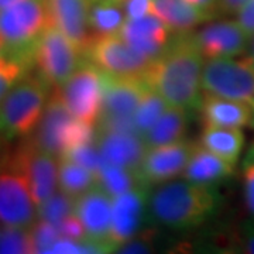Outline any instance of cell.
Returning a JSON list of instances; mask_svg holds the SVG:
<instances>
[{"mask_svg":"<svg viewBox=\"0 0 254 254\" xmlns=\"http://www.w3.org/2000/svg\"><path fill=\"white\" fill-rule=\"evenodd\" d=\"M95 143L103 163L138 171L143 163L147 145L143 137L133 133L96 130Z\"/></svg>","mask_w":254,"mask_h":254,"instance_id":"cell-19","label":"cell"},{"mask_svg":"<svg viewBox=\"0 0 254 254\" xmlns=\"http://www.w3.org/2000/svg\"><path fill=\"white\" fill-rule=\"evenodd\" d=\"M57 226L60 229L61 237H64V239H69L73 242H82L86 239V233H85L81 219L78 218L75 213L64 219L63 222L58 223Z\"/></svg>","mask_w":254,"mask_h":254,"instance_id":"cell-35","label":"cell"},{"mask_svg":"<svg viewBox=\"0 0 254 254\" xmlns=\"http://www.w3.org/2000/svg\"><path fill=\"white\" fill-rule=\"evenodd\" d=\"M145 88L147 85L141 78L105 75L103 106L96 123L98 130L138 134L134 125V113Z\"/></svg>","mask_w":254,"mask_h":254,"instance_id":"cell-7","label":"cell"},{"mask_svg":"<svg viewBox=\"0 0 254 254\" xmlns=\"http://www.w3.org/2000/svg\"><path fill=\"white\" fill-rule=\"evenodd\" d=\"M187 1L193 4V6H196V7H199V9L208 10L213 16H216L215 14V7H216L218 0H187Z\"/></svg>","mask_w":254,"mask_h":254,"instance_id":"cell-40","label":"cell"},{"mask_svg":"<svg viewBox=\"0 0 254 254\" xmlns=\"http://www.w3.org/2000/svg\"><path fill=\"white\" fill-rule=\"evenodd\" d=\"M119 3H122V4H123V1H125V0H118Z\"/></svg>","mask_w":254,"mask_h":254,"instance_id":"cell-45","label":"cell"},{"mask_svg":"<svg viewBox=\"0 0 254 254\" xmlns=\"http://www.w3.org/2000/svg\"><path fill=\"white\" fill-rule=\"evenodd\" d=\"M218 198L212 187L190 181H168L150 198L153 218L171 229H190L202 225L213 215Z\"/></svg>","mask_w":254,"mask_h":254,"instance_id":"cell-2","label":"cell"},{"mask_svg":"<svg viewBox=\"0 0 254 254\" xmlns=\"http://www.w3.org/2000/svg\"><path fill=\"white\" fill-rule=\"evenodd\" d=\"M173 33V30L161 18L150 13L143 17L126 18L118 36L122 37L140 54L153 61L170 46L174 37Z\"/></svg>","mask_w":254,"mask_h":254,"instance_id":"cell-15","label":"cell"},{"mask_svg":"<svg viewBox=\"0 0 254 254\" xmlns=\"http://www.w3.org/2000/svg\"><path fill=\"white\" fill-rule=\"evenodd\" d=\"M196 144L177 141L173 144L147 148L138 173L145 184H164L181 175Z\"/></svg>","mask_w":254,"mask_h":254,"instance_id":"cell-14","label":"cell"},{"mask_svg":"<svg viewBox=\"0 0 254 254\" xmlns=\"http://www.w3.org/2000/svg\"><path fill=\"white\" fill-rule=\"evenodd\" d=\"M242 181L246 209L250 218L254 219V141L242 161Z\"/></svg>","mask_w":254,"mask_h":254,"instance_id":"cell-34","label":"cell"},{"mask_svg":"<svg viewBox=\"0 0 254 254\" xmlns=\"http://www.w3.org/2000/svg\"><path fill=\"white\" fill-rule=\"evenodd\" d=\"M66 109L83 123L96 126L103 106L105 73L85 61L61 86L55 88Z\"/></svg>","mask_w":254,"mask_h":254,"instance_id":"cell-9","label":"cell"},{"mask_svg":"<svg viewBox=\"0 0 254 254\" xmlns=\"http://www.w3.org/2000/svg\"><path fill=\"white\" fill-rule=\"evenodd\" d=\"M190 125V110L168 106L163 116L157 120L143 137L147 148L173 144L181 141Z\"/></svg>","mask_w":254,"mask_h":254,"instance_id":"cell-23","label":"cell"},{"mask_svg":"<svg viewBox=\"0 0 254 254\" xmlns=\"http://www.w3.org/2000/svg\"><path fill=\"white\" fill-rule=\"evenodd\" d=\"M50 26L60 30L85 53L92 43L89 0H47Z\"/></svg>","mask_w":254,"mask_h":254,"instance_id":"cell-17","label":"cell"},{"mask_svg":"<svg viewBox=\"0 0 254 254\" xmlns=\"http://www.w3.org/2000/svg\"><path fill=\"white\" fill-rule=\"evenodd\" d=\"M50 27L47 0H21L0 10V40L28 66L37 40Z\"/></svg>","mask_w":254,"mask_h":254,"instance_id":"cell-4","label":"cell"},{"mask_svg":"<svg viewBox=\"0 0 254 254\" xmlns=\"http://www.w3.org/2000/svg\"><path fill=\"white\" fill-rule=\"evenodd\" d=\"M61 158L79 164V165L91 170L93 173H96L100 168L102 163H103L102 155L99 153V148H98L95 141L71 147L61 155Z\"/></svg>","mask_w":254,"mask_h":254,"instance_id":"cell-32","label":"cell"},{"mask_svg":"<svg viewBox=\"0 0 254 254\" xmlns=\"http://www.w3.org/2000/svg\"><path fill=\"white\" fill-rule=\"evenodd\" d=\"M10 168L26 178L37 206L57 192L60 158L40 150L31 141L21 145L13 154Z\"/></svg>","mask_w":254,"mask_h":254,"instance_id":"cell-11","label":"cell"},{"mask_svg":"<svg viewBox=\"0 0 254 254\" xmlns=\"http://www.w3.org/2000/svg\"><path fill=\"white\" fill-rule=\"evenodd\" d=\"M95 175H96V185L112 198H116L119 195L138 188L141 185H148L143 181L138 171L112 165V164L102 163Z\"/></svg>","mask_w":254,"mask_h":254,"instance_id":"cell-26","label":"cell"},{"mask_svg":"<svg viewBox=\"0 0 254 254\" xmlns=\"http://www.w3.org/2000/svg\"><path fill=\"white\" fill-rule=\"evenodd\" d=\"M96 185V175L93 171L69 160L60 158L58 188L66 195L78 198Z\"/></svg>","mask_w":254,"mask_h":254,"instance_id":"cell-27","label":"cell"},{"mask_svg":"<svg viewBox=\"0 0 254 254\" xmlns=\"http://www.w3.org/2000/svg\"><path fill=\"white\" fill-rule=\"evenodd\" d=\"M6 93H0V102H1V99H3V96H4Z\"/></svg>","mask_w":254,"mask_h":254,"instance_id":"cell-43","label":"cell"},{"mask_svg":"<svg viewBox=\"0 0 254 254\" xmlns=\"http://www.w3.org/2000/svg\"><path fill=\"white\" fill-rule=\"evenodd\" d=\"M123 9L127 18H138L151 13V0H125Z\"/></svg>","mask_w":254,"mask_h":254,"instance_id":"cell-36","label":"cell"},{"mask_svg":"<svg viewBox=\"0 0 254 254\" xmlns=\"http://www.w3.org/2000/svg\"><path fill=\"white\" fill-rule=\"evenodd\" d=\"M30 233L33 239L34 253H50L55 242L61 239L58 226L41 219L30 227Z\"/></svg>","mask_w":254,"mask_h":254,"instance_id":"cell-33","label":"cell"},{"mask_svg":"<svg viewBox=\"0 0 254 254\" xmlns=\"http://www.w3.org/2000/svg\"><path fill=\"white\" fill-rule=\"evenodd\" d=\"M250 57L254 60V41H253V46H252V54H250Z\"/></svg>","mask_w":254,"mask_h":254,"instance_id":"cell-42","label":"cell"},{"mask_svg":"<svg viewBox=\"0 0 254 254\" xmlns=\"http://www.w3.org/2000/svg\"><path fill=\"white\" fill-rule=\"evenodd\" d=\"M72 213H75V198L66 195L61 190L37 206L38 219L54 225L61 223L64 219Z\"/></svg>","mask_w":254,"mask_h":254,"instance_id":"cell-29","label":"cell"},{"mask_svg":"<svg viewBox=\"0 0 254 254\" xmlns=\"http://www.w3.org/2000/svg\"><path fill=\"white\" fill-rule=\"evenodd\" d=\"M193 37L206 60L233 58L243 54L249 41V36L242 26L230 20L212 23L193 34Z\"/></svg>","mask_w":254,"mask_h":254,"instance_id":"cell-18","label":"cell"},{"mask_svg":"<svg viewBox=\"0 0 254 254\" xmlns=\"http://www.w3.org/2000/svg\"><path fill=\"white\" fill-rule=\"evenodd\" d=\"M37 219V205L26 178L11 168L0 173V222L3 226L31 227Z\"/></svg>","mask_w":254,"mask_h":254,"instance_id":"cell-12","label":"cell"},{"mask_svg":"<svg viewBox=\"0 0 254 254\" xmlns=\"http://www.w3.org/2000/svg\"><path fill=\"white\" fill-rule=\"evenodd\" d=\"M202 72L203 55L188 31L174 34L170 46L150 63L141 79L170 106L190 112L199 108L203 98Z\"/></svg>","mask_w":254,"mask_h":254,"instance_id":"cell-1","label":"cell"},{"mask_svg":"<svg viewBox=\"0 0 254 254\" xmlns=\"http://www.w3.org/2000/svg\"><path fill=\"white\" fill-rule=\"evenodd\" d=\"M95 127L75 119L54 91L48 98L43 118L34 130L31 143L40 150L61 158L71 147L95 140Z\"/></svg>","mask_w":254,"mask_h":254,"instance_id":"cell-5","label":"cell"},{"mask_svg":"<svg viewBox=\"0 0 254 254\" xmlns=\"http://www.w3.org/2000/svg\"><path fill=\"white\" fill-rule=\"evenodd\" d=\"M17 1H21V0H0V10L7 7V6H11Z\"/></svg>","mask_w":254,"mask_h":254,"instance_id":"cell-41","label":"cell"},{"mask_svg":"<svg viewBox=\"0 0 254 254\" xmlns=\"http://www.w3.org/2000/svg\"><path fill=\"white\" fill-rule=\"evenodd\" d=\"M48 83L38 78H23L0 102V138L11 141L30 136L46 109Z\"/></svg>","mask_w":254,"mask_h":254,"instance_id":"cell-3","label":"cell"},{"mask_svg":"<svg viewBox=\"0 0 254 254\" xmlns=\"http://www.w3.org/2000/svg\"><path fill=\"white\" fill-rule=\"evenodd\" d=\"M28 68L0 40V93H7L13 85L23 79Z\"/></svg>","mask_w":254,"mask_h":254,"instance_id":"cell-30","label":"cell"},{"mask_svg":"<svg viewBox=\"0 0 254 254\" xmlns=\"http://www.w3.org/2000/svg\"><path fill=\"white\" fill-rule=\"evenodd\" d=\"M235 164L229 163L205 147L196 145L182 175L187 181L205 187H213L230 178L235 174Z\"/></svg>","mask_w":254,"mask_h":254,"instance_id":"cell-21","label":"cell"},{"mask_svg":"<svg viewBox=\"0 0 254 254\" xmlns=\"http://www.w3.org/2000/svg\"><path fill=\"white\" fill-rule=\"evenodd\" d=\"M1 225H3V223L0 222V232H1V229H3V226H1Z\"/></svg>","mask_w":254,"mask_h":254,"instance_id":"cell-44","label":"cell"},{"mask_svg":"<svg viewBox=\"0 0 254 254\" xmlns=\"http://www.w3.org/2000/svg\"><path fill=\"white\" fill-rule=\"evenodd\" d=\"M151 13L161 18L174 33H188L215 16L187 0H151Z\"/></svg>","mask_w":254,"mask_h":254,"instance_id":"cell-22","label":"cell"},{"mask_svg":"<svg viewBox=\"0 0 254 254\" xmlns=\"http://www.w3.org/2000/svg\"><path fill=\"white\" fill-rule=\"evenodd\" d=\"M83 57L105 75L122 78H141L151 63L118 34L93 38Z\"/></svg>","mask_w":254,"mask_h":254,"instance_id":"cell-10","label":"cell"},{"mask_svg":"<svg viewBox=\"0 0 254 254\" xmlns=\"http://www.w3.org/2000/svg\"><path fill=\"white\" fill-rule=\"evenodd\" d=\"M249 0H218L215 14H235L242 9Z\"/></svg>","mask_w":254,"mask_h":254,"instance_id":"cell-38","label":"cell"},{"mask_svg":"<svg viewBox=\"0 0 254 254\" xmlns=\"http://www.w3.org/2000/svg\"><path fill=\"white\" fill-rule=\"evenodd\" d=\"M203 95L240 100L254 108V60L246 55L240 60H208L202 72Z\"/></svg>","mask_w":254,"mask_h":254,"instance_id":"cell-8","label":"cell"},{"mask_svg":"<svg viewBox=\"0 0 254 254\" xmlns=\"http://www.w3.org/2000/svg\"><path fill=\"white\" fill-rule=\"evenodd\" d=\"M168 106L170 105L165 102L161 95H158L157 92L147 86L134 113V125H136L137 133L141 137H144L145 133L163 116V113Z\"/></svg>","mask_w":254,"mask_h":254,"instance_id":"cell-28","label":"cell"},{"mask_svg":"<svg viewBox=\"0 0 254 254\" xmlns=\"http://www.w3.org/2000/svg\"><path fill=\"white\" fill-rule=\"evenodd\" d=\"M242 240L246 253L254 254V219L247 220L242 229Z\"/></svg>","mask_w":254,"mask_h":254,"instance_id":"cell-39","label":"cell"},{"mask_svg":"<svg viewBox=\"0 0 254 254\" xmlns=\"http://www.w3.org/2000/svg\"><path fill=\"white\" fill-rule=\"evenodd\" d=\"M34 253L30 227L3 226L0 232V254Z\"/></svg>","mask_w":254,"mask_h":254,"instance_id":"cell-31","label":"cell"},{"mask_svg":"<svg viewBox=\"0 0 254 254\" xmlns=\"http://www.w3.org/2000/svg\"><path fill=\"white\" fill-rule=\"evenodd\" d=\"M237 23L247 33V36L254 37V0H249L237 11Z\"/></svg>","mask_w":254,"mask_h":254,"instance_id":"cell-37","label":"cell"},{"mask_svg":"<svg viewBox=\"0 0 254 254\" xmlns=\"http://www.w3.org/2000/svg\"><path fill=\"white\" fill-rule=\"evenodd\" d=\"M83 61L81 48L53 26L47 27L33 50V65L38 76L54 88L68 81Z\"/></svg>","mask_w":254,"mask_h":254,"instance_id":"cell-6","label":"cell"},{"mask_svg":"<svg viewBox=\"0 0 254 254\" xmlns=\"http://www.w3.org/2000/svg\"><path fill=\"white\" fill-rule=\"evenodd\" d=\"M245 133L242 128L233 127L206 126L200 136L202 147L235 165L245 148Z\"/></svg>","mask_w":254,"mask_h":254,"instance_id":"cell-24","label":"cell"},{"mask_svg":"<svg viewBox=\"0 0 254 254\" xmlns=\"http://www.w3.org/2000/svg\"><path fill=\"white\" fill-rule=\"evenodd\" d=\"M126 18L123 4L118 0H89V26L93 38L118 34Z\"/></svg>","mask_w":254,"mask_h":254,"instance_id":"cell-25","label":"cell"},{"mask_svg":"<svg viewBox=\"0 0 254 254\" xmlns=\"http://www.w3.org/2000/svg\"><path fill=\"white\" fill-rule=\"evenodd\" d=\"M199 109L206 126L233 128L254 126V108L246 102L203 95Z\"/></svg>","mask_w":254,"mask_h":254,"instance_id":"cell-20","label":"cell"},{"mask_svg":"<svg viewBox=\"0 0 254 254\" xmlns=\"http://www.w3.org/2000/svg\"><path fill=\"white\" fill-rule=\"evenodd\" d=\"M112 209L113 198L98 185L86 190L75 199V215L81 219L86 240L100 245L106 252H112Z\"/></svg>","mask_w":254,"mask_h":254,"instance_id":"cell-13","label":"cell"},{"mask_svg":"<svg viewBox=\"0 0 254 254\" xmlns=\"http://www.w3.org/2000/svg\"><path fill=\"white\" fill-rule=\"evenodd\" d=\"M147 200V185H141L113 198L110 232V245L113 249H118L136 237L144 222Z\"/></svg>","mask_w":254,"mask_h":254,"instance_id":"cell-16","label":"cell"}]
</instances>
